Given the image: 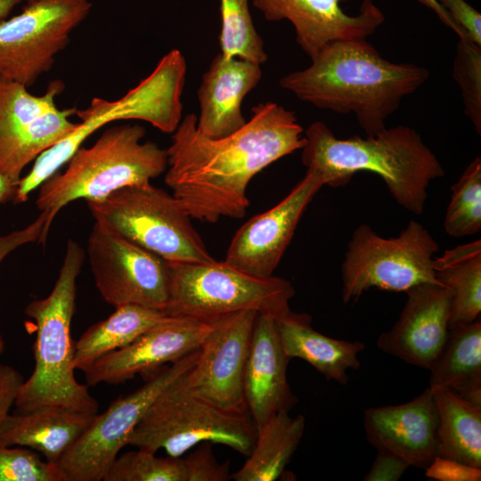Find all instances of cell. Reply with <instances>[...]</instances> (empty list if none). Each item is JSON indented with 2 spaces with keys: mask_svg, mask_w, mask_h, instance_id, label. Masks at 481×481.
I'll return each instance as SVG.
<instances>
[{
  "mask_svg": "<svg viewBox=\"0 0 481 481\" xmlns=\"http://www.w3.org/2000/svg\"><path fill=\"white\" fill-rule=\"evenodd\" d=\"M77 108H58L22 128L0 137V173L14 185L24 167L45 151L69 135L77 122L70 120Z\"/></svg>",
  "mask_w": 481,
  "mask_h": 481,
  "instance_id": "29",
  "label": "cell"
},
{
  "mask_svg": "<svg viewBox=\"0 0 481 481\" xmlns=\"http://www.w3.org/2000/svg\"><path fill=\"white\" fill-rule=\"evenodd\" d=\"M156 453L138 448L118 455L103 481H189L184 457H157Z\"/></svg>",
  "mask_w": 481,
  "mask_h": 481,
  "instance_id": "33",
  "label": "cell"
},
{
  "mask_svg": "<svg viewBox=\"0 0 481 481\" xmlns=\"http://www.w3.org/2000/svg\"><path fill=\"white\" fill-rule=\"evenodd\" d=\"M411 467L400 456L387 451L378 449L377 456L371 469L364 476V481H397Z\"/></svg>",
  "mask_w": 481,
  "mask_h": 481,
  "instance_id": "40",
  "label": "cell"
},
{
  "mask_svg": "<svg viewBox=\"0 0 481 481\" xmlns=\"http://www.w3.org/2000/svg\"><path fill=\"white\" fill-rule=\"evenodd\" d=\"M417 1L433 11L436 14L438 19L458 36L459 39L470 40L467 33L452 20L449 13L439 4L436 0Z\"/></svg>",
  "mask_w": 481,
  "mask_h": 481,
  "instance_id": "42",
  "label": "cell"
},
{
  "mask_svg": "<svg viewBox=\"0 0 481 481\" xmlns=\"http://www.w3.org/2000/svg\"><path fill=\"white\" fill-rule=\"evenodd\" d=\"M401 314L377 346L404 362L429 370L449 333L451 292L440 284L421 283L407 291Z\"/></svg>",
  "mask_w": 481,
  "mask_h": 481,
  "instance_id": "18",
  "label": "cell"
},
{
  "mask_svg": "<svg viewBox=\"0 0 481 481\" xmlns=\"http://www.w3.org/2000/svg\"><path fill=\"white\" fill-rule=\"evenodd\" d=\"M429 371V386H442L481 406L480 318L449 329L445 344Z\"/></svg>",
  "mask_w": 481,
  "mask_h": 481,
  "instance_id": "24",
  "label": "cell"
},
{
  "mask_svg": "<svg viewBox=\"0 0 481 481\" xmlns=\"http://www.w3.org/2000/svg\"><path fill=\"white\" fill-rule=\"evenodd\" d=\"M168 294L164 312L209 322L242 310L275 319L288 313L295 295L292 284L277 276L259 277L224 261H167Z\"/></svg>",
  "mask_w": 481,
  "mask_h": 481,
  "instance_id": "7",
  "label": "cell"
},
{
  "mask_svg": "<svg viewBox=\"0 0 481 481\" xmlns=\"http://www.w3.org/2000/svg\"><path fill=\"white\" fill-rule=\"evenodd\" d=\"M306 420L282 412L269 418L257 430V438L243 466L231 478L235 481H273L282 477L303 436Z\"/></svg>",
  "mask_w": 481,
  "mask_h": 481,
  "instance_id": "26",
  "label": "cell"
},
{
  "mask_svg": "<svg viewBox=\"0 0 481 481\" xmlns=\"http://www.w3.org/2000/svg\"><path fill=\"white\" fill-rule=\"evenodd\" d=\"M289 360L276 319L257 314L244 373L245 403L257 430L274 414L289 412L298 401L287 379Z\"/></svg>",
  "mask_w": 481,
  "mask_h": 481,
  "instance_id": "20",
  "label": "cell"
},
{
  "mask_svg": "<svg viewBox=\"0 0 481 481\" xmlns=\"http://www.w3.org/2000/svg\"><path fill=\"white\" fill-rule=\"evenodd\" d=\"M438 412V455L481 468V406L437 385L429 386Z\"/></svg>",
  "mask_w": 481,
  "mask_h": 481,
  "instance_id": "28",
  "label": "cell"
},
{
  "mask_svg": "<svg viewBox=\"0 0 481 481\" xmlns=\"http://www.w3.org/2000/svg\"><path fill=\"white\" fill-rule=\"evenodd\" d=\"M363 423L369 442L410 466L426 469L438 455V412L430 387L408 403L371 407Z\"/></svg>",
  "mask_w": 481,
  "mask_h": 481,
  "instance_id": "19",
  "label": "cell"
},
{
  "mask_svg": "<svg viewBox=\"0 0 481 481\" xmlns=\"http://www.w3.org/2000/svg\"><path fill=\"white\" fill-rule=\"evenodd\" d=\"M200 347L164 368L143 387L118 398L58 461L66 481H100L127 445L136 425L158 395L196 363Z\"/></svg>",
  "mask_w": 481,
  "mask_h": 481,
  "instance_id": "12",
  "label": "cell"
},
{
  "mask_svg": "<svg viewBox=\"0 0 481 481\" xmlns=\"http://www.w3.org/2000/svg\"><path fill=\"white\" fill-rule=\"evenodd\" d=\"M438 282L451 292L449 329L471 323L481 313V240L461 244L435 257Z\"/></svg>",
  "mask_w": 481,
  "mask_h": 481,
  "instance_id": "25",
  "label": "cell"
},
{
  "mask_svg": "<svg viewBox=\"0 0 481 481\" xmlns=\"http://www.w3.org/2000/svg\"><path fill=\"white\" fill-rule=\"evenodd\" d=\"M186 69L183 54L173 49L159 60L149 76L120 98L95 97L86 109H77L76 115L80 122L69 135L35 159L31 170L17 184L15 200L24 202L31 192L69 161L89 136L108 124L139 119L172 134L183 118L181 98Z\"/></svg>",
  "mask_w": 481,
  "mask_h": 481,
  "instance_id": "6",
  "label": "cell"
},
{
  "mask_svg": "<svg viewBox=\"0 0 481 481\" xmlns=\"http://www.w3.org/2000/svg\"><path fill=\"white\" fill-rule=\"evenodd\" d=\"M311 61L283 76L281 87L319 109L354 113L367 135L385 129L402 100L429 77L423 66L384 59L365 39L330 42Z\"/></svg>",
  "mask_w": 481,
  "mask_h": 481,
  "instance_id": "2",
  "label": "cell"
},
{
  "mask_svg": "<svg viewBox=\"0 0 481 481\" xmlns=\"http://www.w3.org/2000/svg\"><path fill=\"white\" fill-rule=\"evenodd\" d=\"M438 250L429 232L413 220L394 238H383L371 226L359 225L341 265L343 302L357 300L371 288L405 292L421 283L440 284L435 273Z\"/></svg>",
  "mask_w": 481,
  "mask_h": 481,
  "instance_id": "10",
  "label": "cell"
},
{
  "mask_svg": "<svg viewBox=\"0 0 481 481\" xmlns=\"http://www.w3.org/2000/svg\"><path fill=\"white\" fill-rule=\"evenodd\" d=\"M48 232L47 216L41 212L38 217L28 226L0 235V265L10 253L20 246L36 241L45 243Z\"/></svg>",
  "mask_w": 481,
  "mask_h": 481,
  "instance_id": "37",
  "label": "cell"
},
{
  "mask_svg": "<svg viewBox=\"0 0 481 481\" xmlns=\"http://www.w3.org/2000/svg\"><path fill=\"white\" fill-rule=\"evenodd\" d=\"M167 315L162 310L124 305L89 327L74 343L76 370L86 371L100 357L128 346Z\"/></svg>",
  "mask_w": 481,
  "mask_h": 481,
  "instance_id": "27",
  "label": "cell"
},
{
  "mask_svg": "<svg viewBox=\"0 0 481 481\" xmlns=\"http://www.w3.org/2000/svg\"><path fill=\"white\" fill-rule=\"evenodd\" d=\"M145 134L139 124L113 126L92 146H81L63 172L39 186L36 204L47 215L48 225L76 200H100L118 189L150 183L165 172L167 151L153 142H143Z\"/></svg>",
  "mask_w": 481,
  "mask_h": 481,
  "instance_id": "5",
  "label": "cell"
},
{
  "mask_svg": "<svg viewBox=\"0 0 481 481\" xmlns=\"http://www.w3.org/2000/svg\"><path fill=\"white\" fill-rule=\"evenodd\" d=\"M262 78L261 65L217 53L203 73L197 91L200 115L197 129L209 138H221L247 122L241 105Z\"/></svg>",
  "mask_w": 481,
  "mask_h": 481,
  "instance_id": "21",
  "label": "cell"
},
{
  "mask_svg": "<svg viewBox=\"0 0 481 481\" xmlns=\"http://www.w3.org/2000/svg\"><path fill=\"white\" fill-rule=\"evenodd\" d=\"M28 0H0V21L8 18L11 12L20 4Z\"/></svg>",
  "mask_w": 481,
  "mask_h": 481,
  "instance_id": "44",
  "label": "cell"
},
{
  "mask_svg": "<svg viewBox=\"0 0 481 481\" xmlns=\"http://www.w3.org/2000/svg\"><path fill=\"white\" fill-rule=\"evenodd\" d=\"M87 255L95 286L115 308L136 305L164 310L168 294L167 262L95 219Z\"/></svg>",
  "mask_w": 481,
  "mask_h": 481,
  "instance_id": "13",
  "label": "cell"
},
{
  "mask_svg": "<svg viewBox=\"0 0 481 481\" xmlns=\"http://www.w3.org/2000/svg\"><path fill=\"white\" fill-rule=\"evenodd\" d=\"M469 39L481 46V15L465 0H436Z\"/></svg>",
  "mask_w": 481,
  "mask_h": 481,
  "instance_id": "39",
  "label": "cell"
},
{
  "mask_svg": "<svg viewBox=\"0 0 481 481\" xmlns=\"http://www.w3.org/2000/svg\"><path fill=\"white\" fill-rule=\"evenodd\" d=\"M211 322L190 317L168 316L126 346L110 352L86 371L87 386L120 384L199 349Z\"/></svg>",
  "mask_w": 481,
  "mask_h": 481,
  "instance_id": "16",
  "label": "cell"
},
{
  "mask_svg": "<svg viewBox=\"0 0 481 481\" xmlns=\"http://www.w3.org/2000/svg\"><path fill=\"white\" fill-rule=\"evenodd\" d=\"M186 373L158 395L127 444L181 457L198 444H220L248 457L257 438L249 414L222 409L194 395L186 387Z\"/></svg>",
  "mask_w": 481,
  "mask_h": 481,
  "instance_id": "8",
  "label": "cell"
},
{
  "mask_svg": "<svg viewBox=\"0 0 481 481\" xmlns=\"http://www.w3.org/2000/svg\"><path fill=\"white\" fill-rule=\"evenodd\" d=\"M196 122L187 114L172 133L165 183L192 218L206 223L242 218L251 179L306 142L295 113L273 102L254 106L242 127L221 138L205 136Z\"/></svg>",
  "mask_w": 481,
  "mask_h": 481,
  "instance_id": "1",
  "label": "cell"
},
{
  "mask_svg": "<svg viewBox=\"0 0 481 481\" xmlns=\"http://www.w3.org/2000/svg\"><path fill=\"white\" fill-rule=\"evenodd\" d=\"M17 185L0 173V204L13 200Z\"/></svg>",
  "mask_w": 481,
  "mask_h": 481,
  "instance_id": "43",
  "label": "cell"
},
{
  "mask_svg": "<svg viewBox=\"0 0 481 481\" xmlns=\"http://www.w3.org/2000/svg\"><path fill=\"white\" fill-rule=\"evenodd\" d=\"M189 469V481H227L231 478L229 463H218L211 443H202L184 457Z\"/></svg>",
  "mask_w": 481,
  "mask_h": 481,
  "instance_id": "36",
  "label": "cell"
},
{
  "mask_svg": "<svg viewBox=\"0 0 481 481\" xmlns=\"http://www.w3.org/2000/svg\"><path fill=\"white\" fill-rule=\"evenodd\" d=\"M89 0H28L0 21V77L27 87L48 72L88 16Z\"/></svg>",
  "mask_w": 481,
  "mask_h": 481,
  "instance_id": "11",
  "label": "cell"
},
{
  "mask_svg": "<svg viewBox=\"0 0 481 481\" xmlns=\"http://www.w3.org/2000/svg\"><path fill=\"white\" fill-rule=\"evenodd\" d=\"M220 53L262 65L267 60L262 37L255 28L249 0H219Z\"/></svg>",
  "mask_w": 481,
  "mask_h": 481,
  "instance_id": "31",
  "label": "cell"
},
{
  "mask_svg": "<svg viewBox=\"0 0 481 481\" xmlns=\"http://www.w3.org/2000/svg\"><path fill=\"white\" fill-rule=\"evenodd\" d=\"M23 380L17 370L0 364V425L14 405L18 390Z\"/></svg>",
  "mask_w": 481,
  "mask_h": 481,
  "instance_id": "41",
  "label": "cell"
},
{
  "mask_svg": "<svg viewBox=\"0 0 481 481\" xmlns=\"http://www.w3.org/2000/svg\"><path fill=\"white\" fill-rule=\"evenodd\" d=\"M85 260V251L72 240L66 252L58 278L51 293L30 302L25 314L36 322L33 346L35 368L21 383L14 402V412L59 405L80 412H98L97 400L87 385L75 377L74 343L70 325L76 308L77 279Z\"/></svg>",
  "mask_w": 481,
  "mask_h": 481,
  "instance_id": "4",
  "label": "cell"
},
{
  "mask_svg": "<svg viewBox=\"0 0 481 481\" xmlns=\"http://www.w3.org/2000/svg\"><path fill=\"white\" fill-rule=\"evenodd\" d=\"M276 326L285 354L290 359L306 361L327 380L346 385V371L360 368L358 355L364 350V343L339 340L316 331L309 314L289 310L276 319Z\"/></svg>",
  "mask_w": 481,
  "mask_h": 481,
  "instance_id": "23",
  "label": "cell"
},
{
  "mask_svg": "<svg viewBox=\"0 0 481 481\" xmlns=\"http://www.w3.org/2000/svg\"><path fill=\"white\" fill-rule=\"evenodd\" d=\"M86 202L95 219L167 261L215 260L181 201L151 183Z\"/></svg>",
  "mask_w": 481,
  "mask_h": 481,
  "instance_id": "9",
  "label": "cell"
},
{
  "mask_svg": "<svg viewBox=\"0 0 481 481\" xmlns=\"http://www.w3.org/2000/svg\"><path fill=\"white\" fill-rule=\"evenodd\" d=\"M444 230L453 237L478 233L481 230V159L477 157L452 187L444 217Z\"/></svg>",
  "mask_w": 481,
  "mask_h": 481,
  "instance_id": "32",
  "label": "cell"
},
{
  "mask_svg": "<svg viewBox=\"0 0 481 481\" xmlns=\"http://www.w3.org/2000/svg\"><path fill=\"white\" fill-rule=\"evenodd\" d=\"M257 314L242 310L210 322L198 360L185 375L192 393L222 409L248 412L244 373Z\"/></svg>",
  "mask_w": 481,
  "mask_h": 481,
  "instance_id": "14",
  "label": "cell"
},
{
  "mask_svg": "<svg viewBox=\"0 0 481 481\" xmlns=\"http://www.w3.org/2000/svg\"><path fill=\"white\" fill-rule=\"evenodd\" d=\"M0 481H66L57 461H43L34 450L0 442Z\"/></svg>",
  "mask_w": 481,
  "mask_h": 481,
  "instance_id": "35",
  "label": "cell"
},
{
  "mask_svg": "<svg viewBox=\"0 0 481 481\" xmlns=\"http://www.w3.org/2000/svg\"><path fill=\"white\" fill-rule=\"evenodd\" d=\"M304 136L302 163L318 174L324 185L342 186L355 173L372 172L383 179L395 200L415 215L423 213L429 183L444 175L436 156L411 126L340 139L323 122L316 121Z\"/></svg>",
  "mask_w": 481,
  "mask_h": 481,
  "instance_id": "3",
  "label": "cell"
},
{
  "mask_svg": "<svg viewBox=\"0 0 481 481\" xmlns=\"http://www.w3.org/2000/svg\"><path fill=\"white\" fill-rule=\"evenodd\" d=\"M95 414L59 405L8 414L0 425V442L39 452L57 461L93 423Z\"/></svg>",
  "mask_w": 481,
  "mask_h": 481,
  "instance_id": "22",
  "label": "cell"
},
{
  "mask_svg": "<svg viewBox=\"0 0 481 481\" xmlns=\"http://www.w3.org/2000/svg\"><path fill=\"white\" fill-rule=\"evenodd\" d=\"M63 90V82L53 80L45 94L35 95L24 85L0 77V137L56 109V98Z\"/></svg>",
  "mask_w": 481,
  "mask_h": 481,
  "instance_id": "30",
  "label": "cell"
},
{
  "mask_svg": "<svg viewBox=\"0 0 481 481\" xmlns=\"http://www.w3.org/2000/svg\"><path fill=\"white\" fill-rule=\"evenodd\" d=\"M252 4L267 20L290 21L297 43L310 59L330 42L366 39L385 20L373 0H363L356 15L347 14L340 0H252Z\"/></svg>",
  "mask_w": 481,
  "mask_h": 481,
  "instance_id": "17",
  "label": "cell"
},
{
  "mask_svg": "<svg viewBox=\"0 0 481 481\" xmlns=\"http://www.w3.org/2000/svg\"><path fill=\"white\" fill-rule=\"evenodd\" d=\"M452 77L461 91L464 113L481 135V46L459 39Z\"/></svg>",
  "mask_w": 481,
  "mask_h": 481,
  "instance_id": "34",
  "label": "cell"
},
{
  "mask_svg": "<svg viewBox=\"0 0 481 481\" xmlns=\"http://www.w3.org/2000/svg\"><path fill=\"white\" fill-rule=\"evenodd\" d=\"M427 477L438 481H480L481 468L436 456L425 469Z\"/></svg>",
  "mask_w": 481,
  "mask_h": 481,
  "instance_id": "38",
  "label": "cell"
},
{
  "mask_svg": "<svg viewBox=\"0 0 481 481\" xmlns=\"http://www.w3.org/2000/svg\"><path fill=\"white\" fill-rule=\"evenodd\" d=\"M323 185L318 174L306 170L302 180L278 204L239 228L224 262L251 275L272 276L303 213Z\"/></svg>",
  "mask_w": 481,
  "mask_h": 481,
  "instance_id": "15",
  "label": "cell"
}]
</instances>
